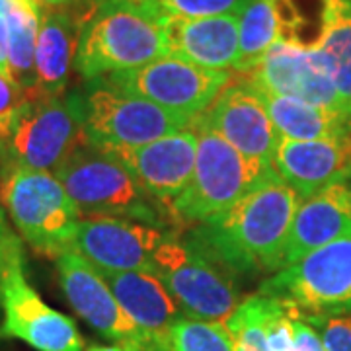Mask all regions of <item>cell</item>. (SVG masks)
Returning <instances> with one entry per match:
<instances>
[{"label": "cell", "instance_id": "6da1fadb", "mask_svg": "<svg viewBox=\"0 0 351 351\" xmlns=\"http://www.w3.org/2000/svg\"><path fill=\"white\" fill-rule=\"evenodd\" d=\"M299 193L267 172L225 211L188 228L184 242L234 277L279 271Z\"/></svg>", "mask_w": 351, "mask_h": 351}, {"label": "cell", "instance_id": "7a4b0ae2", "mask_svg": "<svg viewBox=\"0 0 351 351\" xmlns=\"http://www.w3.org/2000/svg\"><path fill=\"white\" fill-rule=\"evenodd\" d=\"M168 55L162 22L129 0L98 4L80 29L75 71L84 82Z\"/></svg>", "mask_w": 351, "mask_h": 351}, {"label": "cell", "instance_id": "3957f363", "mask_svg": "<svg viewBox=\"0 0 351 351\" xmlns=\"http://www.w3.org/2000/svg\"><path fill=\"white\" fill-rule=\"evenodd\" d=\"M55 176L82 215L121 217L176 232L170 215L113 152L88 143L73 152Z\"/></svg>", "mask_w": 351, "mask_h": 351}, {"label": "cell", "instance_id": "277c9868", "mask_svg": "<svg viewBox=\"0 0 351 351\" xmlns=\"http://www.w3.org/2000/svg\"><path fill=\"white\" fill-rule=\"evenodd\" d=\"M0 205L36 252L55 260L73 252L82 213L53 172L2 166Z\"/></svg>", "mask_w": 351, "mask_h": 351}, {"label": "cell", "instance_id": "5b68a950", "mask_svg": "<svg viewBox=\"0 0 351 351\" xmlns=\"http://www.w3.org/2000/svg\"><path fill=\"white\" fill-rule=\"evenodd\" d=\"M84 145L78 90L63 96H27L0 138V168L20 166L55 174Z\"/></svg>", "mask_w": 351, "mask_h": 351}, {"label": "cell", "instance_id": "8992f818", "mask_svg": "<svg viewBox=\"0 0 351 351\" xmlns=\"http://www.w3.org/2000/svg\"><path fill=\"white\" fill-rule=\"evenodd\" d=\"M191 127L197 133L195 168L188 188L172 203L170 215L176 228H191L209 217L225 211L256 182L271 170L244 158L232 145H228L217 131L195 117Z\"/></svg>", "mask_w": 351, "mask_h": 351}, {"label": "cell", "instance_id": "52a82bcc", "mask_svg": "<svg viewBox=\"0 0 351 351\" xmlns=\"http://www.w3.org/2000/svg\"><path fill=\"white\" fill-rule=\"evenodd\" d=\"M78 100L88 143L106 151L135 149L182 131L195 119L100 80L86 82L84 90H78Z\"/></svg>", "mask_w": 351, "mask_h": 351}, {"label": "cell", "instance_id": "ba28073f", "mask_svg": "<svg viewBox=\"0 0 351 351\" xmlns=\"http://www.w3.org/2000/svg\"><path fill=\"white\" fill-rule=\"evenodd\" d=\"M152 274L168 289L182 316L225 322L240 304L234 276L178 234L168 237L154 252Z\"/></svg>", "mask_w": 351, "mask_h": 351}, {"label": "cell", "instance_id": "9c48e42d", "mask_svg": "<svg viewBox=\"0 0 351 351\" xmlns=\"http://www.w3.org/2000/svg\"><path fill=\"white\" fill-rule=\"evenodd\" d=\"M258 295L301 314L351 313V237L308 252L263 279Z\"/></svg>", "mask_w": 351, "mask_h": 351}, {"label": "cell", "instance_id": "30bf717a", "mask_svg": "<svg viewBox=\"0 0 351 351\" xmlns=\"http://www.w3.org/2000/svg\"><path fill=\"white\" fill-rule=\"evenodd\" d=\"M96 80L131 96L154 101L170 112L197 117L232 80V73L203 69L174 55H164L145 66Z\"/></svg>", "mask_w": 351, "mask_h": 351}, {"label": "cell", "instance_id": "8fae6325", "mask_svg": "<svg viewBox=\"0 0 351 351\" xmlns=\"http://www.w3.org/2000/svg\"><path fill=\"white\" fill-rule=\"evenodd\" d=\"M24 248L16 250L0 283V338L20 339L36 351H84L75 320L51 308L25 279Z\"/></svg>", "mask_w": 351, "mask_h": 351}, {"label": "cell", "instance_id": "7c38bea8", "mask_svg": "<svg viewBox=\"0 0 351 351\" xmlns=\"http://www.w3.org/2000/svg\"><path fill=\"white\" fill-rule=\"evenodd\" d=\"M201 123L211 127L228 145L263 170H274L271 160L279 143V133L265 110L258 88L248 76H232L213 104L197 115Z\"/></svg>", "mask_w": 351, "mask_h": 351}, {"label": "cell", "instance_id": "4fadbf2b", "mask_svg": "<svg viewBox=\"0 0 351 351\" xmlns=\"http://www.w3.org/2000/svg\"><path fill=\"white\" fill-rule=\"evenodd\" d=\"M176 232L121 217L82 215L73 252L104 271H151L152 256Z\"/></svg>", "mask_w": 351, "mask_h": 351}, {"label": "cell", "instance_id": "5bb4252c", "mask_svg": "<svg viewBox=\"0 0 351 351\" xmlns=\"http://www.w3.org/2000/svg\"><path fill=\"white\" fill-rule=\"evenodd\" d=\"M246 76L252 84L271 94L297 98L350 117L343 112L328 61L313 45L277 41Z\"/></svg>", "mask_w": 351, "mask_h": 351}, {"label": "cell", "instance_id": "9a60e30c", "mask_svg": "<svg viewBox=\"0 0 351 351\" xmlns=\"http://www.w3.org/2000/svg\"><path fill=\"white\" fill-rule=\"evenodd\" d=\"M57 271L66 301L84 322L129 351L143 350V334L123 313L96 265L76 252H64L57 258Z\"/></svg>", "mask_w": 351, "mask_h": 351}, {"label": "cell", "instance_id": "2e32d148", "mask_svg": "<svg viewBox=\"0 0 351 351\" xmlns=\"http://www.w3.org/2000/svg\"><path fill=\"white\" fill-rule=\"evenodd\" d=\"M110 152L125 164L143 189L170 215L172 203L188 188L189 180L193 176L197 133L189 125L135 149H119Z\"/></svg>", "mask_w": 351, "mask_h": 351}, {"label": "cell", "instance_id": "e0dca14e", "mask_svg": "<svg viewBox=\"0 0 351 351\" xmlns=\"http://www.w3.org/2000/svg\"><path fill=\"white\" fill-rule=\"evenodd\" d=\"M271 166L276 174L304 199L351 178V133L343 137L295 141L279 137Z\"/></svg>", "mask_w": 351, "mask_h": 351}, {"label": "cell", "instance_id": "ac0fdd59", "mask_svg": "<svg viewBox=\"0 0 351 351\" xmlns=\"http://www.w3.org/2000/svg\"><path fill=\"white\" fill-rule=\"evenodd\" d=\"M100 274L123 313L143 334L141 351H170L168 332L182 313L162 281L151 271L100 269Z\"/></svg>", "mask_w": 351, "mask_h": 351}, {"label": "cell", "instance_id": "d6986e66", "mask_svg": "<svg viewBox=\"0 0 351 351\" xmlns=\"http://www.w3.org/2000/svg\"><path fill=\"white\" fill-rule=\"evenodd\" d=\"M348 237H351V178L301 199L283 250V267Z\"/></svg>", "mask_w": 351, "mask_h": 351}, {"label": "cell", "instance_id": "ffe728a7", "mask_svg": "<svg viewBox=\"0 0 351 351\" xmlns=\"http://www.w3.org/2000/svg\"><path fill=\"white\" fill-rule=\"evenodd\" d=\"M168 55L213 69L234 71L239 61L240 14L162 20Z\"/></svg>", "mask_w": 351, "mask_h": 351}, {"label": "cell", "instance_id": "44dd1931", "mask_svg": "<svg viewBox=\"0 0 351 351\" xmlns=\"http://www.w3.org/2000/svg\"><path fill=\"white\" fill-rule=\"evenodd\" d=\"M78 14L82 10H43L41 14L36 45V88L29 96H63L66 92L80 29L88 18Z\"/></svg>", "mask_w": 351, "mask_h": 351}, {"label": "cell", "instance_id": "7402d4cb", "mask_svg": "<svg viewBox=\"0 0 351 351\" xmlns=\"http://www.w3.org/2000/svg\"><path fill=\"white\" fill-rule=\"evenodd\" d=\"M258 92L262 96L265 110L269 113L279 137L314 141V138L343 137L351 133V119L341 113L314 104H306L297 98L271 94L262 88H258Z\"/></svg>", "mask_w": 351, "mask_h": 351}, {"label": "cell", "instance_id": "603a6c76", "mask_svg": "<svg viewBox=\"0 0 351 351\" xmlns=\"http://www.w3.org/2000/svg\"><path fill=\"white\" fill-rule=\"evenodd\" d=\"M313 47L328 61L343 112L351 117V2L322 0L320 32Z\"/></svg>", "mask_w": 351, "mask_h": 351}, {"label": "cell", "instance_id": "cb8c5ba5", "mask_svg": "<svg viewBox=\"0 0 351 351\" xmlns=\"http://www.w3.org/2000/svg\"><path fill=\"white\" fill-rule=\"evenodd\" d=\"M43 8L24 4L6 14L8 22V73L29 96L36 88V45Z\"/></svg>", "mask_w": 351, "mask_h": 351}, {"label": "cell", "instance_id": "d4e9b609", "mask_svg": "<svg viewBox=\"0 0 351 351\" xmlns=\"http://www.w3.org/2000/svg\"><path fill=\"white\" fill-rule=\"evenodd\" d=\"M170 351H234L232 336L223 322L176 318L168 332Z\"/></svg>", "mask_w": 351, "mask_h": 351}, {"label": "cell", "instance_id": "484cf974", "mask_svg": "<svg viewBox=\"0 0 351 351\" xmlns=\"http://www.w3.org/2000/svg\"><path fill=\"white\" fill-rule=\"evenodd\" d=\"M265 297L254 295L242 301L225 324L234 341V351H271L263 330Z\"/></svg>", "mask_w": 351, "mask_h": 351}, {"label": "cell", "instance_id": "4316f807", "mask_svg": "<svg viewBox=\"0 0 351 351\" xmlns=\"http://www.w3.org/2000/svg\"><path fill=\"white\" fill-rule=\"evenodd\" d=\"M143 10L156 16L160 22L166 18H211L240 14L250 0H129Z\"/></svg>", "mask_w": 351, "mask_h": 351}, {"label": "cell", "instance_id": "83f0119b", "mask_svg": "<svg viewBox=\"0 0 351 351\" xmlns=\"http://www.w3.org/2000/svg\"><path fill=\"white\" fill-rule=\"evenodd\" d=\"M318 332L326 351H351V313L301 314Z\"/></svg>", "mask_w": 351, "mask_h": 351}, {"label": "cell", "instance_id": "f1b7e54d", "mask_svg": "<svg viewBox=\"0 0 351 351\" xmlns=\"http://www.w3.org/2000/svg\"><path fill=\"white\" fill-rule=\"evenodd\" d=\"M27 98L22 88L14 82L12 78L4 73H0V138L6 133V129L12 121L14 113Z\"/></svg>", "mask_w": 351, "mask_h": 351}, {"label": "cell", "instance_id": "f546056e", "mask_svg": "<svg viewBox=\"0 0 351 351\" xmlns=\"http://www.w3.org/2000/svg\"><path fill=\"white\" fill-rule=\"evenodd\" d=\"M289 351H326L318 332L302 318L299 311H295L293 316V343Z\"/></svg>", "mask_w": 351, "mask_h": 351}, {"label": "cell", "instance_id": "4dcf8cb0", "mask_svg": "<svg viewBox=\"0 0 351 351\" xmlns=\"http://www.w3.org/2000/svg\"><path fill=\"white\" fill-rule=\"evenodd\" d=\"M20 248H22V240L10 230L6 217H4V209L0 205V283H2V274H4V267L10 260V256Z\"/></svg>", "mask_w": 351, "mask_h": 351}, {"label": "cell", "instance_id": "1f68e13d", "mask_svg": "<svg viewBox=\"0 0 351 351\" xmlns=\"http://www.w3.org/2000/svg\"><path fill=\"white\" fill-rule=\"evenodd\" d=\"M43 10H94L96 6L90 0H38Z\"/></svg>", "mask_w": 351, "mask_h": 351}, {"label": "cell", "instance_id": "d6a6232c", "mask_svg": "<svg viewBox=\"0 0 351 351\" xmlns=\"http://www.w3.org/2000/svg\"><path fill=\"white\" fill-rule=\"evenodd\" d=\"M0 73L10 76L8 73V22L6 16L0 14Z\"/></svg>", "mask_w": 351, "mask_h": 351}, {"label": "cell", "instance_id": "836d02e7", "mask_svg": "<svg viewBox=\"0 0 351 351\" xmlns=\"http://www.w3.org/2000/svg\"><path fill=\"white\" fill-rule=\"evenodd\" d=\"M24 4H39V2L38 0H0V14L6 16L12 12L14 8L24 6Z\"/></svg>", "mask_w": 351, "mask_h": 351}, {"label": "cell", "instance_id": "e575fe53", "mask_svg": "<svg viewBox=\"0 0 351 351\" xmlns=\"http://www.w3.org/2000/svg\"><path fill=\"white\" fill-rule=\"evenodd\" d=\"M86 351H129L123 346H92Z\"/></svg>", "mask_w": 351, "mask_h": 351}, {"label": "cell", "instance_id": "d590c367", "mask_svg": "<svg viewBox=\"0 0 351 351\" xmlns=\"http://www.w3.org/2000/svg\"><path fill=\"white\" fill-rule=\"evenodd\" d=\"M90 2H92L94 6H98V4H104V2H108V0H90Z\"/></svg>", "mask_w": 351, "mask_h": 351}, {"label": "cell", "instance_id": "8d00e7d4", "mask_svg": "<svg viewBox=\"0 0 351 351\" xmlns=\"http://www.w3.org/2000/svg\"><path fill=\"white\" fill-rule=\"evenodd\" d=\"M348 2H351V0H348Z\"/></svg>", "mask_w": 351, "mask_h": 351}]
</instances>
